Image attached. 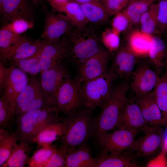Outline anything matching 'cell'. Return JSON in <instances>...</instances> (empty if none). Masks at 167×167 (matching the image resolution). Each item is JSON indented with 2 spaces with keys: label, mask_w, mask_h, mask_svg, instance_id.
Segmentation results:
<instances>
[{
  "label": "cell",
  "mask_w": 167,
  "mask_h": 167,
  "mask_svg": "<svg viewBox=\"0 0 167 167\" xmlns=\"http://www.w3.org/2000/svg\"><path fill=\"white\" fill-rule=\"evenodd\" d=\"M131 0H103L102 4L109 16L122 11Z\"/></svg>",
  "instance_id": "60d3db41"
},
{
  "label": "cell",
  "mask_w": 167,
  "mask_h": 167,
  "mask_svg": "<svg viewBox=\"0 0 167 167\" xmlns=\"http://www.w3.org/2000/svg\"><path fill=\"white\" fill-rule=\"evenodd\" d=\"M40 73L39 80L43 92L51 103L57 107L58 91L64 82L71 77L67 64L54 66Z\"/></svg>",
  "instance_id": "30bf717a"
},
{
  "label": "cell",
  "mask_w": 167,
  "mask_h": 167,
  "mask_svg": "<svg viewBox=\"0 0 167 167\" xmlns=\"http://www.w3.org/2000/svg\"><path fill=\"white\" fill-rule=\"evenodd\" d=\"M41 10L44 15V24L41 39L48 43L56 42L76 27L65 15L49 10L43 3Z\"/></svg>",
  "instance_id": "ba28073f"
},
{
  "label": "cell",
  "mask_w": 167,
  "mask_h": 167,
  "mask_svg": "<svg viewBox=\"0 0 167 167\" xmlns=\"http://www.w3.org/2000/svg\"><path fill=\"white\" fill-rule=\"evenodd\" d=\"M68 62L67 51L61 38L56 42H45L40 57L39 65L41 72Z\"/></svg>",
  "instance_id": "e0dca14e"
},
{
  "label": "cell",
  "mask_w": 167,
  "mask_h": 167,
  "mask_svg": "<svg viewBox=\"0 0 167 167\" xmlns=\"http://www.w3.org/2000/svg\"><path fill=\"white\" fill-rule=\"evenodd\" d=\"M16 143L10 156L3 167H23L28 165L31 156L29 154L34 148L31 144L24 142Z\"/></svg>",
  "instance_id": "484cf974"
},
{
  "label": "cell",
  "mask_w": 167,
  "mask_h": 167,
  "mask_svg": "<svg viewBox=\"0 0 167 167\" xmlns=\"http://www.w3.org/2000/svg\"><path fill=\"white\" fill-rule=\"evenodd\" d=\"M33 13L28 0H0V16L2 25L20 18L33 21Z\"/></svg>",
  "instance_id": "2e32d148"
},
{
  "label": "cell",
  "mask_w": 167,
  "mask_h": 167,
  "mask_svg": "<svg viewBox=\"0 0 167 167\" xmlns=\"http://www.w3.org/2000/svg\"><path fill=\"white\" fill-rule=\"evenodd\" d=\"M142 0L145 1V2L153 3L154 2L155 0Z\"/></svg>",
  "instance_id": "c3c4849f"
},
{
  "label": "cell",
  "mask_w": 167,
  "mask_h": 167,
  "mask_svg": "<svg viewBox=\"0 0 167 167\" xmlns=\"http://www.w3.org/2000/svg\"><path fill=\"white\" fill-rule=\"evenodd\" d=\"M137 57L126 44L123 45L116 51L111 69L117 77L128 78L133 72Z\"/></svg>",
  "instance_id": "44dd1931"
},
{
  "label": "cell",
  "mask_w": 167,
  "mask_h": 167,
  "mask_svg": "<svg viewBox=\"0 0 167 167\" xmlns=\"http://www.w3.org/2000/svg\"><path fill=\"white\" fill-rule=\"evenodd\" d=\"M119 35L112 28H106L101 35L104 46L110 54L116 51L120 47Z\"/></svg>",
  "instance_id": "d590c367"
},
{
  "label": "cell",
  "mask_w": 167,
  "mask_h": 167,
  "mask_svg": "<svg viewBox=\"0 0 167 167\" xmlns=\"http://www.w3.org/2000/svg\"><path fill=\"white\" fill-rule=\"evenodd\" d=\"M44 0H31L33 3L37 6L43 4V1Z\"/></svg>",
  "instance_id": "7dc6e473"
},
{
  "label": "cell",
  "mask_w": 167,
  "mask_h": 167,
  "mask_svg": "<svg viewBox=\"0 0 167 167\" xmlns=\"http://www.w3.org/2000/svg\"><path fill=\"white\" fill-rule=\"evenodd\" d=\"M131 150L123 153H109L99 150L94 158L95 167L139 166L136 152Z\"/></svg>",
  "instance_id": "d6986e66"
},
{
  "label": "cell",
  "mask_w": 167,
  "mask_h": 167,
  "mask_svg": "<svg viewBox=\"0 0 167 167\" xmlns=\"http://www.w3.org/2000/svg\"><path fill=\"white\" fill-rule=\"evenodd\" d=\"M88 21L92 24L105 22L109 16L101 2H94L81 5Z\"/></svg>",
  "instance_id": "f1b7e54d"
},
{
  "label": "cell",
  "mask_w": 167,
  "mask_h": 167,
  "mask_svg": "<svg viewBox=\"0 0 167 167\" xmlns=\"http://www.w3.org/2000/svg\"><path fill=\"white\" fill-rule=\"evenodd\" d=\"M66 49L69 62L78 68L86 60L105 48L98 31L92 23L76 27L61 37Z\"/></svg>",
  "instance_id": "6da1fadb"
},
{
  "label": "cell",
  "mask_w": 167,
  "mask_h": 167,
  "mask_svg": "<svg viewBox=\"0 0 167 167\" xmlns=\"http://www.w3.org/2000/svg\"><path fill=\"white\" fill-rule=\"evenodd\" d=\"M28 80L26 73L15 66L0 88L1 96L8 101L15 118V110L17 98Z\"/></svg>",
  "instance_id": "4fadbf2b"
},
{
  "label": "cell",
  "mask_w": 167,
  "mask_h": 167,
  "mask_svg": "<svg viewBox=\"0 0 167 167\" xmlns=\"http://www.w3.org/2000/svg\"><path fill=\"white\" fill-rule=\"evenodd\" d=\"M110 52L104 48L86 60L78 68L74 79L79 85L84 81L100 77L108 70L107 65L110 58Z\"/></svg>",
  "instance_id": "8fae6325"
},
{
  "label": "cell",
  "mask_w": 167,
  "mask_h": 167,
  "mask_svg": "<svg viewBox=\"0 0 167 167\" xmlns=\"http://www.w3.org/2000/svg\"><path fill=\"white\" fill-rule=\"evenodd\" d=\"M92 112L82 108L72 114L60 118L66 127L65 134L59 139L60 144L68 149L87 143L91 136L94 118Z\"/></svg>",
  "instance_id": "3957f363"
},
{
  "label": "cell",
  "mask_w": 167,
  "mask_h": 167,
  "mask_svg": "<svg viewBox=\"0 0 167 167\" xmlns=\"http://www.w3.org/2000/svg\"><path fill=\"white\" fill-rule=\"evenodd\" d=\"M156 3L158 27L161 34L167 29V0H157Z\"/></svg>",
  "instance_id": "ab89813d"
},
{
  "label": "cell",
  "mask_w": 167,
  "mask_h": 167,
  "mask_svg": "<svg viewBox=\"0 0 167 167\" xmlns=\"http://www.w3.org/2000/svg\"><path fill=\"white\" fill-rule=\"evenodd\" d=\"M153 91L156 102L161 112L163 126L167 127V68L160 77Z\"/></svg>",
  "instance_id": "83f0119b"
},
{
  "label": "cell",
  "mask_w": 167,
  "mask_h": 167,
  "mask_svg": "<svg viewBox=\"0 0 167 167\" xmlns=\"http://www.w3.org/2000/svg\"><path fill=\"white\" fill-rule=\"evenodd\" d=\"M162 145L165 147L167 152V130L163 136Z\"/></svg>",
  "instance_id": "bcb514c9"
},
{
  "label": "cell",
  "mask_w": 167,
  "mask_h": 167,
  "mask_svg": "<svg viewBox=\"0 0 167 167\" xmlns=\"http://www.w3.org/2000/svg\"><path fill=\"white\" fill-rule=\"evenodd\" d=\"M68 148L61 144L55 149L50 159L45 167H66V155Z\"/></svg>",
  "instance_id": "f35d334b"
},
{
  "label": "cell",
  "mask_w": 167,
  "mask_h": 167,
  "mask_svg": "<svg viewBox=\"0 0 167 167\" xmlns=\"http://www.w3.org/2000/svg\"><path fill=\"white\" fill-rule=\"evenodd\" d=\"M148 56L155 71L160 75L167 67V48L163 41L156 35L152 36Z\"/></svg>",
  "instance_id": "7402d4cb"
},
{
  "label": "cell",
  "mask_w": 167,
  "mask_h": 167,
  "mask_svg": "<svg viewBox=\"0 0 167 167\" xmlns=\"http://www.w3.org/2000/svg\"><path fill=\"white\" fill-rule=\"evenodd\" d=\"M152 3L142 0H131L123 11L128 18L131 26L137 25L139 24L142 15Z\"/></svg>",
  "instance_id": "1f68e13d"
},
{
  "label": "cell",
  "mask_w": 167,
  "mask_h": 167,
  "mask_svg": "<svg viewBox=\"0 0 167 167\" xmlns=\"http://www.w3.org/2000/svg\"><path fill=\"white\" fill-rule=\"evenodd\" d=\"M15 123L8 101L2 96L0 98V128L12 131Z\"/></svg>",
  "instance_id": "e575fe53"
},
{
  "label": "cell",
  "mask_w": 167,
  "mask_h": 167,
  "mask_svg": "<svg viewBox=\"0 0 167 167\" xmlns=\"http://www.w3.org/2000/svg\"><path fill=\"white\" fill-rule=\"evenodd\" d=\"M52 108H57L45 94L39 80L32 76L17 98L15 117L16 119L33 110Z\"/></svg>",
  "instance_id": "8992f818"
},
{
  "label": "cell",
  "mask_w": 167,
  "mask_h": 167,
  "mask_svg": "<svg viewBox=\"0 0 167 167\" xmlns=\"http://www.w3.org/2000/svg\"><path fill=\"white\" fill-rule=\"evenodd\" d=\"M57 144L41 147L33 151L27 165L28 167H45L50 161Z\"/></svg>",
  "instance_id": "d6a6232c"
},
{
  "label": "cell",
  "mask_w": 167,
  "mask_h": 167,
  "mask_svg": "<svg viewBox=\"0 0 167 167\" xmlns=\"http://www.w3.org/2000/svg\"><path fill=\"white\" fill-rule=\"evenodd\" d=\"M56 101L59 113L65 116L72 114L84 108L80 85L71 77L67 79L58 91Z\"/></svg>",
  "instance_id": "9c48e42d"
},
{
  "label": "cell",
  "mask_w": 167,
  "mask_h": 167,
  "mask_svg": "<svg viewBox=\"0 0 167 167\" xmlns=\"http://www.w3.org/2000/svg\"><path fill=\"white\" fill-rule=\"evenodd\" d=\"M14 66L11 65L9 67L6 68L5 63L0 61V88L2 87L10 71Z\"/></svg>",
  "instance_id": "7bdbcfd3"
},
{
  "label": "cell",
  "mask_w": 167,
  "mask_h": 167,
  "mask_svg": "<svg viewBox=\"0 0 167 167\" xmlns=\"http://www.w3.org/2000/svg\"><path fill=\"white\" fill-rule=\"evenodd\" d=\"M41 54L28 58L13 60L7 62L14 65L26 73L33 75H36L41 72L39 65Z\"/></svg>",
  "instance_id": "836d02e7"
},
{
  "label": "cell",
  "mask_w": 167,
  "mask_h": 167,
  "mask_svg": "<svg viewBox=\"0 0 167 167\" xmlns=\"http://www.w3.org/2000/svg\"><path fill=\"white\" fill-rule=\"evenodd\" d=\"M34 26L33 21L22 18L16 19L2 25L0 29H5L15 34L21 35Z\"/></svg>",
  "instance_id": "8d00e7d4"
},
{
  "label": "cell",
  "mask_w": 167,
  "mask_h": 167,
  "mask_svg": "<svg viewBox=\"0 0 167 167\" xmlns=\"http://www.w3.org/2000/svg\"><path fill=\"white\" fill-rule=\"evenodd\" d=\"M131 75L130 85L136 96L144 95L152 91L160 77L146 63L138 65Z\"/></svg>",
  "instance_id": "5bb4252c"
},
{
  "label": "cell",
  "mask_w": 167,
  "mask_h": 167,
  "mask_svg": "<svg viewBox=\"0 0 167 167\" xmlns=\"http://www.w3.org/2000/svg\"><path fill=\"white\" fill-rule=\"evenodd\" d=\"M57 108L35 109L16 118L17 128L15 131L18 141L31 144L35 137L44 127L60 121Z\"/></svg>",
  "instance_id": "277c9868"
},
{
  "label": "cell",
  "mask_w": 167,
  "mask_h": 167,
  "mask_svg": "<svg viewBox=\"0 0 167 167\" xmlns=\"http://www.w3.org/2000/svg\"><path fill=\"white\" fill-rule=\"evenodd\" d=\"M128 78L113 86L109 100L99 115L94 117L91 137L95 141L101 135L116 128L121 111L128 97Z\"/></svg>",
  "instance_id": "7a4b0ae2"
},
{
  "label": "cell",
  "mask_w": 167,
  "mask_h": 167,
  "mask_svg": "<svg viewBox=\"0 0 167 167\" xmlns=\"http://www.w3.org/2000/svg\"><path fill=\"white\" fill-rule=\"evenodd\" d=\"M131 26L128 18L123 11L115 15L111 22V28L119 34L126 31Z\"/></svg>",
  "instance_id": "b9f144b4"
},
{
  "label": "cell",
  "mask_w": 167,
  "mask_h": 167,
  "mask_svg": "<svg viewBox=\"0 0 167 167\" xmlns=\"http://www.w3.org/2000/svg\"><path fill=\"white\" fill-rule=\"evenodd\" d=\"M117 76L110 68L103 75L80 84L84 108L93 112L102 109L110 98L113 83Z\"/></svg>",
  "instance_id": "5b68a950"
},
{
  "label": "cell",
  "mask_w": 167,
  "mask_h": 167,
  "mask_svg": "<svg viewBox=\"0 0 167 167\" xmlns=\"http://www.w3.org/2000/svg\"><path fill=\"white\" fill-rule=\"evenodd\" d=\"M153 36L134 30L127 37L126 44L137 57L148 55Z\"/></svg>",
  "instance_id": "d4e9b609"
},
{
  "label": "cell",
  "mask_w": 167,
  "mask_h": 167,
  "mask_svg": "<svg viewBox=\"0 0 167 167\" xmlns=\"http://www.w3.org/2000/svg\"><path fill=\"white\" fill-rule=\"evenodd\" d=\"M66 130L65 123L60 121L50 124L37 134L32 140V143L36 144L37 148L49 146L63 136Z\"/></svg>",
  "instance_id": "603a6c76"
},
{
  "label": "cell",
  "mask_w": 167,
  "mask_h": 167,
  "mask_svg": "<svg viewBox=\"0 0 167 167\" xmlns=\"http://www.w3.org/2000/svg\"><path fill=\"white\" fill-rule=\"evenodd\" d=\"M18 141L15 132L0 128V167L3 165L10 156L15 144Z\"/></svg>",
  "instance_id": "4dcf8cb0"
},
{
  "label": "cell",
  "mask_w": 167,
  "mask_h": 167,
  "mask_svg": "<svg viewBox=\"0 0 167 167\" xmlns=\"http://www.w3.org/2000/svg\"><path fill=\"white\" fill-rule=\"evenodd\" d=\"M144 135L136 141L135 152L138 158H148L162 146V132L155 127L148 125L142 130Z\"/></svg>",
  "instance_id": "ac0fdd59"
},
{
  "label": "cell",
  "mask_w": 167,
  "mask_h": 167,
  "mask_svg": "<svg viewBox=\"0 0 167 167\" xmlns=\"http://www.w3.org/2000/svg\"><path fill=\"white\" fill-rule=\"evenodd\" d=\"M148 125L134 99L128 98L120 113L116 128L139 132Z\"/></svg>",
  "instance_id": "9a60e30c"
},
{
  "label": "cell",
  "mask_w": 167,
  "mask_h": 167,
  "mask_svg": "<svg viewBox=\"0 0 167 167\" xmlns=\"http://www.w3.org/2000/svg\"><path fill=\"white\" fill-rule=\"evenodd\" d=\"M140 30L146 33L157 35L161 34L158 25L157 9L154 2L141 16L139 22Z\"/></svg>",
  "instance_id": "f546056e"
},
{
  "label": "cell",
  "mask_w": 167,
  "mask_h": 167,
  "mask_svg": "<svg viewBox=\"0 0 167 167\" xmlns=\"http://www.w3.org/2000/svg\"><path fill=\"white\" fill-rule=\"evenodd\" d=\"M45 42L39 39L35 40L25 36L15 46L0 50V61L4 63L10 61L26 59L41 53Z\"/></svg>",
  "instance_id": "7c38bea8"
},
{
  "label": "cell",
  "mask_w": 167,
  "mask_h": 167,
  "mask_svg": "<svg viewBox=\"0 0 167 167\" xmlns=\"http://www.w3.org/2000/svg\"><path fill=\"white\" fill-rule=\"evenodd\" d=\"M75 2L80 5L94 2H101L103 0H71Z\"/></svg>",
  "instance_id": "f6af8a7d"
},
{
  "label": "cell",
  "mask_w": 167,
  "mask_h": 167,
  "mask_svg": "<svg viewBox=\"0 0 167 167\" xmlns=\"http://www.w3.org/2000/svg\"><path fill=\"white\" fill-rule=\"evenodd\" d=\"M87 143L67 149L66 167H95L94 158Z\"/></svg>",
  "instance_id": "cb8c5ba5"
},
{
  "label": "cell",
  "mask_w": 167,
  "mask_h": 167,
  "mask_svg": "<svg viewBox=\"0 0 167 167\" xmlns=\"http://www.w3.org/2000/svg\"><path fill=\"white\" fill-rule=\"evenodd\" d=\"M46 1L54 11L58 7L62 5L71 0H45Z\"/></svg>",
  "instance_id": "ee69618b"
},
{
  "label": "cell",
  "mask_w": 167,
  "mask_h": 167,
  "mask_svg": "<svg viewBox=\"0 0 167 167\" xmlns=\"http://www.w3.org/2000/svg\"><path fill=\"white\" fill-rule=\"evenodd\" d=\"M139 132L124 128L116 129L113 132L103 134L94 141L99 150L109 153H123L135 151Z\"/></svg>",
  "instance_id": "52a82bcc"
},
{
  "label": "cell",
  "mask_w": 167,
  "mask_h": 167,
  "mask_svg": "<svg viewBox=\"0 0 167 167\" xmlns=\"http://www.w3.org/2000/svg\"><path fill=\"white\" fill-rule=\"evenodd\" d=\"M133 99L139 107L146 122L162 132V113L156 102L153 90L144 95H136Z\"/></svg>",
  "instance_id": "ffe728a7"
},
{
  "label": "cell",
  "mask_w": 167,
  "mask_h": 167,
  "mask_svg": "<svg viewBox=\"0 0 167 167\" xmlns=\"http://www.w3.org/2000/svg\"><path fill=\"white\" fill-rule=\"evenodd\" d=\"M25 36L15 34L5 29H0V50L11 48L23 40Z\"/></svg>",
  "instance_id": "74e56055"
},
{
  "label": "cell",
  "mask_w": 167,
  "mask_h": 167,
  "mask_svg": "<svg viewBox=\"0 0 167 167\" xmlns=\"http://www.w3.org/2000/svg\"><path fill=\"white\" fill-rule=\"evenodd\" d=\"M53 11L65 13L76 27H82L89 23L85 16L81 5L71 0L58 7Z\"/></svg>",
  "instance_id": "4316f807"
}]
</instances>
